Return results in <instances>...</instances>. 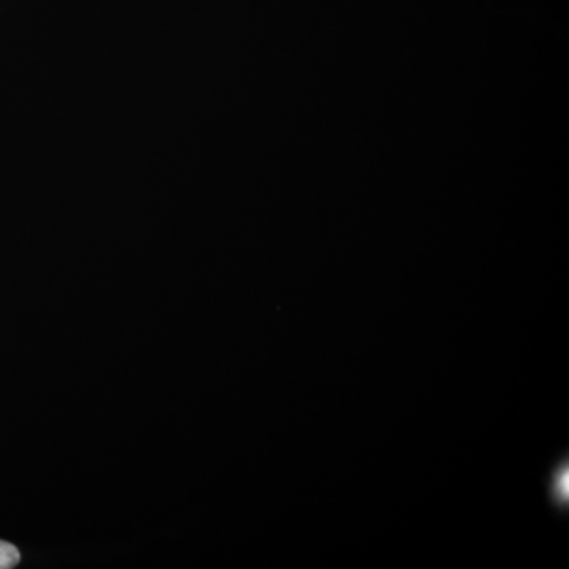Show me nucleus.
<instances>
[{
    "mask_svg": "<svg viewBox=\"0 0 569 569\" xmlns=\"http://www.w3.org/2000/svg\"><path fill=\"white\" fill-rule=\"evenodd\" d=\"M549 496L556 498V500L561 501L568 500V468L561 467L559 473L556 477L550 478L549 485Z\"/></svg>",
    "mask_w": 569,
    "mask_h": 569,
    "instance_id": "1",
    "label": "nucleus"
},
{
    "mask_svg": "<svg viewBox=\"0 0 569 569\" xmlns=\"http://www.w3.org/2000/svg\"><path fill=\"white\" fill-rule=\"evenodd\" d=\"M21 553L17 546L0 541V569H11L20 563Z\"/></svg>",
    "mask_w": 569,
    "mask_h": 569,
    "instance_id": "2",
    "label": "nucleus"
}]
</instances>
